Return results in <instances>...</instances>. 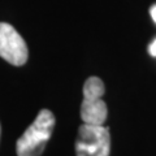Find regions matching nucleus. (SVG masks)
Here are the masks:
<instances>
[{
	"instance_id": "1",
	"label": "nucleus",
	"mask_w": 156,
	"mask_h": 156,
	"mask_svg": "<svg viewBox=\"0 0 156 156\" xmlns=\"http://www.w3.org/2000/svg\"><path fill=\"white\" fill-rule=\"evenodd\" d=\"M55 128V116L51 111L42 109L34 122L25 130L16 143L17 156H41L51 139Z\"/></svg>"
},
{
	"instance_id": "2",
	"label": "nucleus",
	"mask_w": 156,
	"mask_h": 156,
	"mask_svg": "<svg viewBox=\"0 0 156 156\" xmlns=\"http://www.w3.org/2000/svg\"><path fill=\"white\" fill-rule=\"evenodd\" d=\"M105 92L103 81L99 77L87 78L83 85V100L81 104V119L83 124L103 125L108 116L105 101L101 99Z\"/></svg>"
},
{
	"instance_id": "3",
	"label": "nucleus",
	"mask_w": 156,
	"mask_h": 156,
	"mask_svg": "<svg viewBox=\"0 0 156 156\" xmlns=\"http://www.w3.org/2000/svg\"><path fill=\"white\" fill-rule=\"evenodd\" d=\"M109 129L103 125L82 124L76 139L77 156H109Z\"/></svg>"
},
{
	"instance_id": "4",
	"label": "nucleus",
	"mask_w": 156,
	"mask_h": 156,
	"mask_svg": "<svg viewBox=\"0 0 156 156\" xmlns=\"http://www.w3.org/2000/svg\"><path fill=\"white\" fill-rule=\"evenodd\" d=\"M0 57L14 66L23 65L29 57L23 38L7 22H0Z\"/></svg>"
},
{
	"instance_id": "5",
	"label": "nucleus",
	"mask_w": 156,
	"mask_h": 156,
	"mask_svg": "<svg viewBox=\"0 0 156 156\" xmlns=\"http://www.w3.org/2000/svg\"><path fill=\"white\" fill-rule=\"evenodd\" d=\"M148 52H150V55H151V56L156 57V39H155V41L148 46Z\"/></svg>"
},
{
	"instance_id": "6",
	"label": "nucleus",
	"mask_w": 156,
	"mask_h": 156,
	"mask_svg": "<svg viewBox=\"0 0 156 156\" xmlns=\"http://www.w3.org/2000/svg\"><path fill=\"white\" fill-rule=\"evenodd\" d=\"M150 14H151V17H152L154 21L156 22V5L151 7V9H150Z\"/></svg>"
},
{
	"instance_id": "7",
	"label": "nucleus",
	"mask_w": 156,
	"mask_h": 156,
	"mask_svg": "<svg viewBox=\"0 0 156 156\" xmlns=\"http://www.w3.org/2000/svg\"><path fill=\"white\" fill-rule=\"evenodd\" d=\"M0 134H2V126H0Z\"/></svg>"
}]
</instances>
